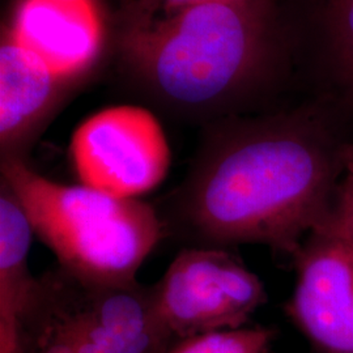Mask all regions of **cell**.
I'll return each mask as SVG.
<instances>
[{
    "label": "cell",
    "mask_w": 353,
    "mask_h": 353,
    "mask_svg": "<svg viewBox=\"0 0 353 353\" xmlns=\"http://www.w3.org/2000/svg\"><path fill=\"white\" fill-rule=\"evenodd\" d=\"M341 166L301 115L219 122L154 207L165 239L185 248L256 243L294 256L330 220Z\"/></svg>",
    "instance_id": "obj_1"
},
{
    "label": "cell",
    "mask_w": 353,
    "mask_h": 353,
    "mask_svg": "<svg viewBox=\"0 0 353 353\" xmlns=\"http://www.w3.org/2000/svg\"><path fill=\"white\" fill-rule=\"evenodd\" d=\"M267 6L205 3L140 23L125 49L151 97L172 113L212 119L230 109L263 62Z\"/></svg>",
    "instance_id": "obj_2"
},
{
    "label": "cell",
    "mask_w": 353,
    "mask_h": 353,
    "mask_svg": "<svg viewBox=\"0 0 353 353\" xmlns=\"http://www.w3.org/2000/svg\"><path fill=\"white\" fill-rule=\"evenodd\" d=\"M1 179L58 265L79 278L135 280L140 265L165 239L154 204L55 182L16 159H1Z\"/></svg>",
    "instance_id": "obj_3"
},
{
    "label": "cell",
    "mask_w": 353,
    "mask_h": 353,
    "mask_svg": "<svg viewBox=\"0 0 353 353\" xmlns=\"http://www.w3.org/2000/svg\"><path fill=\"white\" fill-rule=\"evenodd\" d=\"M68 153L80 185L123 199L156 189L172 163L159 119L134 105L90 115L72 134Z\"/></svg>",
    "instance_id": "obj_4"
},
{
    "label": "cell",
    "mask_w": 353,
    "mask_h": 353,
    "mask_svg": "<svg viewBox=\"0 0 353 353\" xmlns=\"http://www.w3.org/2000/svg\"><path fill=\"white\" fill-rule=\"evenodd\" d=\"M152 287L176 341L241 328L267 301L261 279L220 248H183Z\"/></svg>",
    "instance_id": "obj_5"
},
{
    "label": "cell",
    "mask_w": 353,
    "mask_h": 353,
    "mask_svg": "<svg viewBox=\"0 0 353 353\" xmlns=\"http://www.w3.org/2000/svg\"><path fill=\"white\" fill-rule=\"evenodd\" d=\"M293 259L296 285L287 314L322 352L353 353L352 245L330 217Z\"/></svg>",
    "instance_id": "obj_6"
},
{
    "label": "cell",
    "mask_w": 353,
    "mask_h": 353,
    "mask_svg": "<svg viewBox=\"0 0 353 353\" xmlns=\"http://www.w3.org/2000/svg\"><path fill=\"white\" fill-rule=\"evenodd\" d=\"M7 33L68 83L97 58L103 26L94 0H21Z\"/></svg>",
    "instance_id": "obj_7"
},
{
    "label": "cell",
    "mask_w": 353,
    "mask_h": 353,
    "mask_svg": "<svg viewBox=\"0 0 353 353\" xmlns=\"http://www.w3.org/2000/svg\"><path fill=\"white\" fill-rule=\"evenodd\" d=\"M65 83L10 34L0 46L1 159L26 161V151L55 112Z\"/></svg>",
    "instance_id": "obj_8"
},
{
    "label": "cell",
    "mask_w": 353,
    "mask_h": 353,
    "mask_svg": "<svg viewBox=\"0 0 353 353\" xmlns=\"http://www.w3.org/2000/svg\"><path fill=\"white\" fill-rule=\"evenodd\" d=\"M80 300L117 353H168L176 336L161 316L152 285L94 281L77 276Z\"/></svg>",
    "instance_id": "obj_9"
},
{
    "label": "cell",
    "mask_w": 353,
    "mask_h": 353,
    "mask_svg": "<svg viewBox=\"0 0 353 353\" xmlns=\"http://www.w3.org/2000/svg\"><path fill=\"white\" fill-rule=\"evenodd\" d=\"M33 234L21 203L0 179V353H26L24 322L38 281L28 262Z\"/></svg>",
    "instance_id": "obj_10"
},
{
    "label": "cell",
    "mask_w": 353,
    "mask_h": 353,
    "mask_svg": "<svg viewBox=\"0 0 353 353\" xmlns=\"http://www.w3.org/2000/svg\"><path fill=\"white\" fill-rule=\"evenodd\" d=\"M275 338L271 328H234L176 341L168 353H265Z\"/></svg>",
    "instance_id": "obj_11"
},
{
    "label": "cell",
    "mask_w": 353,
    "mask_h": 353,
    "mask_svg": "<svg viewBox=\"0 0 353 353\" xmlns=\"http://www.w3.org/2000/svg\"><path fill=\"white\" fill-rule=\"evenodd\" d=\"M327 14L334 50L353 83V0H328Z\"/></svg>",
    "instance_id": "obj_12"
},
{
    "label": "cell",
    "mask_w": 353,
    "mask_h": 353,
    "mask_svg": "<svg viewBox=\"0 0 353 353\" xmlns=\"http://www.w3.org/2000/svg\"><path fill=\"white\" fill-rule=\"evenodd\" d=\"M343 179L335 196L331 220L353 246V148L341 152Z\"/></svg>",
    "instance_id": "obj_13"
},
{
    "label": "cell",
    "mask_w": 353,
    "mask_h": 353,
    "mask_svg": "<svg viewBox=\"0 0 353 353\" xmlns=\"http://www.w3.org/2000/svg\"><path fill=\"white\" fill-rule=\"evenodd\" d=\"M166 8L176 11L190 6L205 4V3H221V4H237V6H267V0H161Z\"/></svg>",
    "instance_id": "obj_14"
}]
</instances>
